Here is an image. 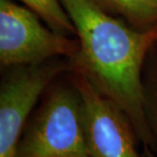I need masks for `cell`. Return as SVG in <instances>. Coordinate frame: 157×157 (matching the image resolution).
Here are the masks:
<instances>
[{"instance_id": "6da1fadb", "label": "cell", "mask_w": 157, "mask_h": 157, "mask_svg": "<svg viewBox=\"0 0 157 157\" xmlns=\"http://www.w3.org/2000/svg\"><path fill=\"white\" fill-rule=\"evenodd\" d=\"M60 2L78 41V51L71 59V71L83 75L127 114L139 143L151 157L157 151V142L147 117L143 67L157 43V26L137 30L93 0Z\"/></svg>"}, {"instance_id": "7a4b0ae2", "label": "cell", "mask_w": 157, "mask_h": 157, "mask_svg": "<svg viewBox=\"0 0 157 157\" xmlns=\"http://www.w3.org/2000/svg\"><path fill=\"white\" fill-rule=\"evenodd\" d=\"M56 81L28 121L15 157H89L80 91L68 73L67 81Z\"/></svg>"}, {"instance_id": "3957f363", "label": "cell", "mask_w": 157, "mask_h": 157, "mask_svg": "<svg viewBox=\"0 0 157 157\" xmlns=\"http://www.w3.org/2000/svg\"><path fill=\"white\" fill-rule=\"evenodd\" d=\"M78 41L52 30L38 14L12 0H0V65L4 68L74 58Z\"/></svg>"}, {"instance_id": "277c9868", "label": "cell", "mask_w": 157, "mask_h": 157, "mask_svg": "<svg viewBox=\"0 0 157 157\" xmlns=\"http://www.w3.org/2000/svg\"><path fill=\"white\" fill-rule=\"evenodd\" d=\"M71 71V58L2 70L0 84V157H15L33 109L53 82Z\"/></svg>"}, {"instance_id": "5b68a950", "label": "cell", "mask_w": 157, "mask_h": 157, "mask_svg": "<svg viewBox=\"0 0 157 157\" xmlns=\"http://www.w3.org/2000/svg\"><path fill=\"white\" fill-rule=\"evenodd\" d=\"M68 76L83 99L89 157H140L137 149L139 140L127 114L100 94L82 74L71 71Z\"/></svg>"}, {"instance_id": "8992f818", "label": "cell", "mask_w": 157, "mask_h": 157, "mask_svg": "<svg viewBox=\"0 0 157 157\" xmlns=\"http://www.w3.org/2000/svg\"><path fill=\"white\" fill-rule=\"evenodd\" d=\"M105 11L137 30L157 26V0H93Z\"/></svg>"}, {"instance_id": "52a82bcc", "label": "cell", "mask_w": 157, "mask_h": 157, "mask_svg": "<svg viewBox=\"0 0 157 157\" xmlns=\"http://www.w3.org/2000/svg\"><path fill=\"white\" fill-rule=\"evenodd\" d=\"M42 18L56 32L67 36L76 35V30L60 0H17Z\"/></svg>"}, {"instance_id": "ba28073f", "label": "cell", "mask_w": 157, "mask_h": 157, "mask_svg": "<svg viewBox=\"0 0 157 157\" xmlns=\"http://www.w3.org/2000/svg\"><path fill=\"white\" fill-rule=\"evenodd\" d=\"M146 95L147 117L157 142V67L148 73L144 80Z\"/></svg>"}]
</instances>
